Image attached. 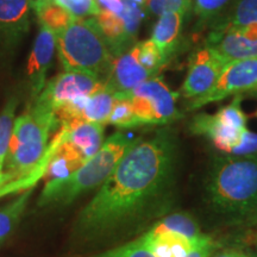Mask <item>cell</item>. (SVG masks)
Here are the masks:
<instances>
[{"label":"cell","instance_id":"6da1fadb","mask_svg":"<svg viewBox=\"0 0 257 257\" xmlns=\"http://www.w3.org/2000/svg\"><path fill=\"white\" fill-rule=\"evenodd\" d=\"M176 166L178 141L170 128L135 140L79 214L76 232L95 239L163 213L172 204Z\"/></svg>","mask_w":257,"mask_h":257},{"label":"cell","instance_id":"7a4b0ae2","mask_svg":"<svg viewBox=\"0 0 257 257\" xmlns=\"http://www.w3.org/2000/svg\"><path fill=\"white\" fill-rule=\"evenodd\" d=\"M205 193L212 210L239 225L257 210V156L217 157Z\"/></svg>","mask_w":257,"mask_h":257},{"label":"cell","instance_id":"3957f363","mask_svg":"<svg viewBox=\"0 0 257 257\" xmlns=\"http://www.w3.org/2000/svg\"><path fill=\"white\" fill-rule=\"evenodd\" d=\"M134 142L135 140L120 131L113 134L85 165L68 175L48 182L41 193L38 205H68L83 193L101 186Z\"/></svg>","mask_w":257,"mask_h":257},{"label":"cell","instance_id":"277c9868","mask_svg":"<svg viewBox=\"0 0 257 257\" xmlns=\"http://www.w3.org/2000/svg\"><path fill=\"white\" fill-rule=\"evenodd\" d=\"M57 125L55 113L36 101L15 120L6 157V172L14 176V181L27 178L40 165L49 147L50 134Z\"/></svg>","mask_w":257,"mask_h":257},{"label":"cell","instance_id":"5b68a950","mask_svg":"<svg viewBox=\"0 0 257 257\" xmlns=\"http://www.w3.org/2000/svg\"><path fill=\"white\" fill-rule=\"evenodd\" d=\"M55 36L59 60L66 72H88L105 80L113 56L94 17L75 18Z\"/></svg>","mask_w":257,"mask_h":257},{"label":"cell","instance_id":"8992f818","mask_svg":"<svg viewBox=\"0 0 257 257\" xmlns=\"http://www.w3.org/2000/svg\"><path fill=\"white\" fill-rule=\"evenodd\" d=\"M179 94L173 92L159 76L147 80L131 91L130 99L135 114L142 125H166L182 117L176 100Z\"/></svg>","mask_w":257,"mask_h":257},{"label":"cell","instance_id":"52a82bcc","mask_svg":"<svg viewBox=\"0 0 257 257\" xmlns=\"http://www.w3.org/2000/svg\"><path fill=\"white\" fill-rule=\"evenodd\" d=\"M105 85L104 80L88 72H64L49 80L34 101L54 113L81 98H88Z\"/></svg>","mask_w":257,"mask_h":257},{"label":"cell","instance_id":"ba28073f","mask_svg":"<svg viewBox=\"0 0 257 257\" xmlns=\"http://www.w3.org/2000/svg\"><path fill=\"white\" fill-rule=\"evenodd\" d=\"M245 92H257V59L227 63L213 88L200 98L191 100L188 110H198L211 102L221 101L227 96L239 95Z\"/></svg>","mask_w":257,"mask_h":257},{"label":"cell","instance_id":"9c48e42d","mask_svg":"<svg viewBox=\"0 0 257 257\" xmlns=\"http://www.w3.org/2000/svg\"><path fill=\"white\" fill-rule=\"evenodd\" d=\"M226 64L223 57L210 47L195 50L189 59L188 72L181 88L182 96L194 100L210 92Z\"/></svg>","mask_w":257,"mask_h":257},{"label":"cell","instance_id":"30bf717a","mask_svg":"<svg viewBox=\"0 0 257 257\" xmlns=\"http://www.w3.org/2000/svg\"><path fill=\"white\" fill-rule=\"evenodd\" d=\"M155 78L138 62L134 47L112 59L110 70L104 80L105 86L115 98L127 96L131 91L147 80Z\"/></svg>","mask_w":257,"mask_h":257},{"label":"cell","instance_id":"8fae6325","mask_svg":"<svg viewBox=\"0 0 257 257\" xmlns=\"http://www.w3.org/2000/svg\"><path fill=\"white\" fill-rule=\"evenodd\" d=\"M56 50L55 32L46 25L40 24V31L35 38L30 56H29L27 74L31 85L32 96L40 95L47 83V73Z\"/></svg>","mask_w":257,"mask_h":257},{"label":"cell","instance_id":"7c38bea8","mask_svg":"<svg viewBox=\"0 0 257 257\" xmlns=\"http://www.w3.org/2000/svg\"><path fill=\"white\" fill-rule=\"evenodd\" d=\"M245 128H237L220 123L214 114L199 113L192 118L189 131L197 136H204L211 141L217 150L230 155L242 141Z\"/></svg>","mask_w":257,"mask_h":257},{"label":"cell","instance_id":"4fadbf2b","mask_svg":"<svg viewBox=\"0 0 257 257\" xmlns=\"http://www.w3.org/2000/svg\"><path fill=\"white\" fill-rule=\"evenodd\" d=\"M206 47L216 50L226 63L257 59V41L245 36L240 29L212 30L207 36Z\"/></svg>","mask_w":257,"mask_h":257},{"label":"cell","instance_id":"5bb4252c","mask_svg":"<svg viewBox=\"0 0 257 257\" xmlns=\"http://www.w3.org/2000/svg\"><path fill=\"white\" fill-rule=\"evenodd\" d=\"M31 0H0V42L15 44L30 27Z\"/></svg>","mask_w":257,"mask_h":257},{"label":"cell","instance_id":"9a60e30c","mask_svg":"<svg viewBox=\"0 0 257 257\" xmlns=\"http://www.w3.org/2000/svg\"><path fill=\"white\" fill-rule=\"evenodd\" d=\"M185 15L180 12H167L160 16L154 25L152 40L159 48L166 64L172 60L181 44V31Z\"/></svg>","mask_w":257,"mask_h":257},{"label":"cell","instance_id":"2e32d148","mask_svg":"<svg viewBox=\"0 0 257 257\" xmlns=\"http://www.w3.org/2000/svg\"><path fill=\"white\" fill-rule=\"evenodd\" d=\"M141 238L155 257H186L201 239H191L174 232L152 231H147L143 236H141Z\"/></svg>","mask_w":257,"mask_h":257},{"label":"cell","instance_id":"e0dca14e","mask_svg":"<svg viewBox=\"0 0 257 257\" xmlns=\"http://www.w3.org/2000/svg\"><path fill=\"white\" fill-rule=\"evenodd\" d=\"M255 23H257V0H232L225 14L211 28L212 30H227Z\"/></svg>","mask_w":257,"mask_h":257},{"label":"cell","instance_id":"ac0fdd59","mask_svg":"<svg viewBox=\"0 0 257 257\" xmlns=\"http://www.w3.org/2000/svg\"><path fill=\"white\" fill-rule=\"evenodd\" d=\"M31 8L40 24L46 25L55 34L66 29L75 19L69 11L56 4L54 0H31Z\"/></svg>","mask_w":257,"mask_h":257},{"label":"cell","instance_id":"d6986e66","mask_svg":"<svg viewBox=\"0 0 257 257\" xmlns=\"http://www.w3.org/2000/svg\"><path fill=\"white\" fill-rule=\"evenodd\" d=\"M149 231L152 232H174L195 240L205 236L195 218L185 212H175V213H170L168 216L163 217L156 224H154Z\"/></svg>","mask_w":257,"mask_h":257},{"label":"cell","instance_id":"ffe728a7","mask_svg":"<svg viewBox=\"0 0 257 257\" xmlns=\"http://www.w3.org/2000/svg\"><path fill=\"white\" fill-rule=\"evenodd\" d=\"M115 101V95L104 85L89 96L83 106L80 119L105 125Z\"/></svg>","mask_w":257,"mask_h":257},{"label":"cell","instance_id":"44dd1931","mask_svg":"<svg viewBox=\"0 0 257 257\" xmlns=\"http://www.w3.org/2000/svg\"><path fill=\"white\" fill-rule=\"evenodd\" d=\"M17 108V99L11 96L0 113V174L4 173V166L8 157L10 142L15 125V113Z\"/></svg>","mask_w":257,"mask_h":257},{"label":"cell","instance_id":"7402d4cb","mask_svg":"<svg viewBox=\"0 0 257 257\" xmlns=\"http://www.w3.org/2000/svg\"><path fill=\"white\" fill-rule=\"evenodd\" d=\"M30 195L31 191L28 189L27 192L19 195L14 201H11L6 206L0 208V238H4L5 236H8L17 226Z\"/></svg>","mask_w":257,"mask_h":257},{"label":"cell","instance_id":"603a6c76","mask_svg":"<svg viewBox=\"0 0 257 257\" xmlns=\"http://www.w3.org/2000/svg\"><path fill=\"white\" fill-rule=\"evenodd\" d=\"M106 124L113 125V126L119 128H133L141 126L140 121H138L136 114L134 112L130 99L126 98V96L115 98L114 105L112 107L110 117H108Z\"/></svg>","mask_w":257,"mask_h":257},{"label":"cell","instance_id":"cb8c5ba5","mask_svg":"<svg viewBox=\"0 0 257 257\" xmlns=\"http://www.w3.org/2000/svg\"><path fill=\"white\" fill-rule=\"evenodd\" d=\"M134 49L136 51L138 62L147 70H149L153 75L156 76L160 70L166 66L165 60L153 40L140 42V43L135 44Z\"/></svg>","mask_w":257,"mask_h":257},{"label":"cell","instance_id":"d4e9b609","mask_svg":"<svg viewBox=\"0 0 257 257\" xmlns=\"http://www.w3.org/2000/svg\"><path fill=\"white\" fill-rule=\"evenodd\" d=\"M232 0H194V14L200 24L212 25L225 14Z\"/></svg>","mask_w":257,"mask_h":257},{"label":"cell","instance_id":"484cf974","mask_svg":"<svg viewBox=\"0 0 257 257\" xmlns=\"http://www.w3.org/2000/svg\"><path fill=\"white\" fill-rule=\"evenodd\" d=\"M240 101H242V98L236 95V98H234L229 105L223 106V107L219 108V110L214 113V117H216L220 123H223L225 125H230V126L237 128H245L246 115L242 110Z\"/></svg>","mask_w":257,"mask_h":257},{"label":"cell","instance_id":"4316f807","mask_svg":"<svg viewBox=\"0 0 257 257\" xmlns=\"http://www.w3.org/2000/svg\"><path fill=\"white\" fill-rule=\"evenodd\" d=\"M92 257H155L154 253L148 249L143 239L137 238L131 242H127L117 248L110 249Z\"/></svg>","mask_w":257,"mask_h":257},{"label":"cell","instance_id":"83f0119b","mask_svg":"<svg viewBox=\"0 0 257 257\" xmlns=\"http://www.w3.org/2000/svg\"><path fill=\"white\" fill-rule=\"evenodd\" d=\"M193 0H147V9L155 16H162L167 12H180L185 16L192 9Z\"/></svg>","mask_w":257,"mask_h":257},{"label":"cell","instance_id":"f1b7e54d","mask_svg":"<svg viewBox=\"0 0 257 257\" xmlns=\"http://www.w3.org/2000/svg\"><path fill=\"white\" fill-rule=\"evenodd\" d=\"M54 2L69 11L75 18L94 17L98 14L94 0H54Z\"/></svg>","mask_w":257,"mask_h":257},{"label":"cell","instance_id":"f546056e","mask_svg":"<svg viewBox=\"0 0 257 257\" xmlns=\"http://www.w3.org/2000/svg\"><path fill=\"white\" fill-rule=\"evenodd\" d=\"M233 156H257V134L246 128L240 143L232 150Z\"/></svg>","mask_w":257,"mask_h":257},{"label":"cell","instance_id":"4dcf8cb0","mask_svg":"<svg viewBox=\"0 0 257 257\" xmlns=\"http://www.w3.org/2000/svg\"><path fill=\"white\" fill-rule=\"evenodd\" d=\"M218 249V244L214 242V239L210 236H205L204 238L199 240L195 248L192 250L186 257H211Z\"/></svg>","mask_w":257,"mask_h":257},{"label":"cell","instance_id":"1f68e13d","mask_svg":"<svg viewBox=\"0 0 257 257\" xmlns=\"http://www.w3.org/2000/svg\"><path fill=\"white\" fill-rule=\"evenodd\" d=\"M99 11H107L112 14H120L124 9V0H94Z\"/></svg>","mask_w":257,"mask_h":257},{"label":"cell","instance_id":"d6a6232c","mask_svg":"<svg viewBox=\"0 0 257 257\" xmlns=\"http://www.w3.org/2000/svg\"><path fill=\"white\" fill-rule=\"evenodd\" d=\"M211 257H249V252L237 248H225L216 250Z\"/></svg>","mask_w":257,"mask_h":257},{"label":"cell","instance_id":"836d02e7","mask_svg":"<svg viewBox=\"0 0 257 257\" xmlns=\"http://www.w3.org/2000/svg\"><path fill=\"white\" fill-rule=\"evenodd\" d=\"M239 226L242 227H248V229H253L257 227V210L253 212L252 214H250L248 218H245L242 223L239 224Z\"/></svg>","mask_w":257,"mask_h":257},{"label":"cell","instance_id":"e575fe53","mask_svg":"<svg viewBox=\"0 0 257 257\" xmlns=\"http://www.w3.org/2000/svg\"><path fill=\"white\" fill-rule=\"evenodd\" d=\"M14 181V176L10 174L9 172H4L0 174V188L3 187V186L8 185L9 182H12Z\"/></svg>","mask_w":257,"mask_h":257},{"label":"cell","instance_id":"d590c367","mask_svg":"<svg viewBox=\"0 0 257 257\" xmlns=\"http://www.w3.org/2000/svg\"><path fill=\"white\" fill-rule=\"evenodd\" d=\"M249 257H257V253H253V252H249Z\"/></svg>","mask_w":257,"mask_h":257},{"label":"cell","instance_id":"8d00e7d4","mask_svg":"<svg viewBox=\"0 0 257 257\" xmlns=\"http://www.w3.org/2000/svg\"><path fill=\"white\" fill-rule=\"evenodd\" d=\"M255 245H256V248H257V234L255 236Z\"/></svg>","mask_w":257,"mask_h":257},{"label":"cell","instance_id":"74e56055","mask_svg":"<svg viewBox=\"0 0 257 257\" xmlns=\"http://www.w3.org/2000/svg\"><path fill=\"white\" fill-rule=\"evenodd\" d=\"M255 115H256V117H257V111H256V113H255Z\"/></svg>","mask_w":257,"mask_h":257}]
</instances>
